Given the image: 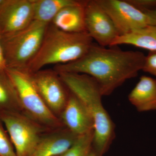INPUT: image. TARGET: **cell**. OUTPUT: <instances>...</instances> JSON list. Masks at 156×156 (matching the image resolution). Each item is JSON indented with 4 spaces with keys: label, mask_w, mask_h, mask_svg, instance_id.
<instances>
[{
    "label": "cell",
    "mask_w": 156,
    "mask_h": 156,
    "mask_svg": "<svg viewBox=\"0 0 156 156\" xmlns=\"http://www.w3.org/2000/svg\"><path fill=\"white\" fill-rule=\"evenodd\" d=\"M146 56L142 52L109 48L93 43L88 52L76 61L54 66L58 73L90 76L98 84L102 96H108L142 70Z\"/></svg>",
    "instance_id": "obj_1"
},
{
    "label": "cell",
    "mask_w": 156,
    "mask_h": 156,
    "mask_svg": "<svg viewBox=\"0 0 156 156\" xmlns=\"http://www.w3.org/2000/svg\"><path fill=\"white\" fill-rule=\"evenodd\" d=\"M58 73L66 87L83 102L89 112L94 123L92 151L98 156H103L115 139V125L103 106V96L98 84L87 75Z\"/></svg>",
    "instance_id": "obj_2"
},
{
    "label": "cell",
    "mask_w": 156,
    "mask_h": 156,
    "mask_svg": "<svg viewBox=\"0 0 156 156\" xmlns=\"http://www.w3.org/2000/svg\"><path fill=\"white\" fill-rule=\"evenodd\" d=\"M93 44L87 32L69 33L48 24L41 44L27 69L34 73L47 66L66 64L83 57Z\"/></svg>",
    "instance_id": "obj_3"
},
{
    "label": "cell",
    "mask_w": 156,
    "mask_h": 156,
    "mask_svg": "<svg viewBox=\"0 0 156 156\" xmlns=\"http://www.w3.org/2000/svg\"><path fill=\"white\" fill-rule=\"evenodd\" d=\"M6 72L14 84L24 114L47 129L63 127L58 117L49 109L34 82L32 73L27 69H7Z\"/></svg>",
    "instance_id": "obj_4"
},
{
    "label": "cell",
    "mask_w": 156,
    "mask_h": 156,
    "mask_svg": "<svg viewBox=\"0 0 156 156\" xmlns=\"http://www.w3.org/2000/svg\"><path fill=\"white\" fill-rule=\"evenodd\" d=\"M48 25L34 20L21 30L2 36L8 68L27 69L40 49Z\"/></svg>",
    "instance_id": "obj_5"
},
{
    "label": "cell",
    "mask_w": 156,
    "mask_h": 156,
    "mask_svg": "<svg viewBox=\"0 0 156 156\" xmlns=\"http://www.w3.org/2000/svg\"><path fill=\"white\" fill-rule=\"evenodd\" d=\"M17 156H30L34 150L46 128L23 113L7 112L0 114ZM48 130V129H47Z\"/></svg>",
    "instance_id": "obj_6"
},
{
    "label": "cell",
    "mask_w": 156,
    "mask_h": 156,
    "mask_svg": "<svg viewBox=\"0 0 156 156\" xmlns=\"http://www.w3.org/2000/svg\"><path fill=\"white\" fill-rule=\"evenodd\" d=\"M111 17L120 35L151 25L150 19L127 0H97Z\"/></svg>",
    "instance_id": "obj_7"
},
{
    "label": "cell",
    "mask_w": 156,
    "mask_h": 156,
    "mask_svg": "<svg viewBox=\"0 0 156 156\" xmlns=\"http://www.w3.org/2000/svg\"><path fill=\"white\" fill-rule=\"evenodd\" d=\"M32 73L45 104L55 115L59 116L68 100L69 90L54 70L41 69Z\"/></svg>",
    "instance_id": "obj_8"
},
{
    "label": "cell",
    "mask_w": 156,
    "mask_h": 156,
    "mask_svg": "<svg viewBox=\"0 0 156 156\" xmlns=\"http://www.w3.org/2000/svg\"><path fill=\"white\" fill-rule=\"evenodd\" d=\"M85 25L87 33L93 41L102 47H111L120 35L111 18L97 0H87Z\"/></svg>",
    "instance_id": "obj_9"
},
{
    "label": "cell",
    "mask_w": 156,
    "mask_h": 156,
    "mask_svg": "<svg viewBox=\"0 0 156 156\" xmlns=\"http://www.w3.org/2000/svg\"><path fill=\"white\" fill-rule=\"evenodd\" d=\"M34 20L32 0H3L0 5V34L23 29Z\"/></svg>",
    "instance_id": "obj_10"
},
{
    "label": "cell",
    "mask_w": 156,
    "mask_h": 156,
    "mask_svg": "<svg viewBox=\"0 0 156 156\" xmlns=\"http://www.w3.org/2000/svg\"><path fill=\"white\" fill-rule=\"evenodd\" d=\"M59 119L65 127L78 136L94 131V123L89 112L83 102L70 92Z\"/></svg>",
    "instance_id": "obj_11"
},
{
    "label": "cell",
    "mask_w": 156,
    "mask_h": 156,
    "mask_svg": "<svg viewBox=\"0 0 156 156\" xmlns=\"http://www.w3.org/2000/svg\"><path fill=\"white\" fill-rule=\"evenodd\" d=\"M80 136L62 127L57 131L43 135L30 156H59L76 141Z\"/></svg>",
    "instance_id": "obj_12"
},
{
    "label": "cell",
    "mask_w": 156,
    "mask_h": 156,
    "mask_svg": "<svg viewBox=\"0 0 156 156\" xmlns=\"http://www.w3.org/2000/svg\"><path fill=\"white\" fill-rule=\"evenodd\" d=\"M87 1H78L74 5L66 6L56 14L50 23L64 31L87 32L85 25V8Z\"/></svg>",
    "instance_id": "obj_13"
},
{
    "label": "cell",
    "mask_w": 156,
    "mask_h": 156,
    "mask_svg": "<svg viewBox=\"0 0 156 156\" xmlns=\"http://www.w3.org/2000/svg\"><path fill=\"white\" fill-rule=\"evenodd\" d=\"M130 103L137 111L156 110V80L142 76L128 95Z\"/></svg>",
    "instance_id": "obj_14"
},
{
    "label": "cell",
    "mask_w": 156,
    "mask_h": 156,
    "mask_svg": "<svg viewBox=\"0 0 156 156\" xmlns=\"http://www.w3.org/2000/svg\"><path fill=\"white\" fill-rule=\"evenodd\" d=\"M129 45L149 51H156V26L148 25L117 37L111 47Z\"/></svg>",
    "instance_id": "obj_15"
},
{
    "label": "cell",
    "mask_w": 156,
    "mask_h": 156,
    "mask_svg": "<svg viewBox=\"0 0 156 156\" xmlns=\"http://www.w3.org/2000/svg\"><path fill=\"white\" fill-rule=\"evenodd\" d=\"M7 112L23 113L17 91L6 70L0 72V114Z\"/></svg>",
    "instance_id": "obj_16"
},
{
    "label": "cell",
    "mask_w": 156,
    "mask_h": 156,
    "mask_svg": "<svg viewBox=\"0 0 156 156\" xmlns=\"http://www.w3.org/2000/svg\"><path fill=\"white\" fill-rule=\"evenodd\" d=\"M78 2V0H32L34 20L50 24L62 9Z\"/></svg>",
    "instance_id": "obj_17"
},
{
    "label": "cell",
    "mask_w": 156,
    "mask_h": 156,
    "mask_svg": "<svg viewBox=\"0 0 156 156\" xmlns=\"http://www.w3.org/2000/svg\"><path fill=\"white\" fill-rule=\"evenodd\" d=\"M94 131L78 137L69 149L59 156H89L92 151Z\"/></svg>",
    "instance_id": "obj_18"
},
{
    "label": "cell",
    "mask_w": 156,
    "mask_h": 156,
    "mask_svg": "<svg viewBox=\"0 0 156 156\" xmlns=\"http://www.w3.org/2000/svg\"><path fill=\"white\" fill-rule=\"evenodd\" d=\"M0 120V156H17L9 135Z\"/></svg>",
    "instance_id": "obj_19"
},
{
    "label": "cell",
    "mask_w": 156,
    "mask_h": 156,
    "mask_svg": "<svg viewBox=\"0 0 156 156\" xmlns=\"http://www.w3.org/2000/svg\"><path fill=\"white\" fill-rule=\"evenodd\" d=\"M142 70L156 77V51H149L146 56Z\"/></svg>",
    "instance_id": "obj_20"
},
{
    "label": "cell",
    "mask_w": 156,
    "mask_h": 156,
    "mask_svg": "<svg viewBox=\"0 0 156 156\" xmlns=\"http://www.w3.org/2000/svg\"><path fill=\"white\" fill-rule=\"evenodd\" d=\"M143 12L153 11L156 9V0H127Z\"/></svg>",
    "instance_id": "obj_21"
},
{
    "label": "cell",
    "mask_w": 156,
    "mask_h": 156,
    "mask_svg": "<svg viewBox=\"0 0 156 156\" xmlns=\"http://www.w3.org/2000/svg\"><path fill=\"white\" fill-rule=\"evenodd\" d=\"M8 68L6 65L2 46V35L0 34V72L5 71Z\"/></svg>",
    "instance_id": "obj_22"
},
{
    "label": "cell",
    "mask_w": 156,
    "mask_h": 156,
    "mask_svg": "<svg viewBox=\"0 0 156 156\" xmlns=\"http://www.w3.org/2000/svg\"><path fill=\"white\" fill-rule=\"evenodd\" d=\"M149 17L151 25L156 26V9L153 11L144 12Z\"/></svg>",
    "instance_id": "obj_23"
},
{
    "label": "cell",
    "mask_w": 156,
    "mask_h": 156,
    "mask_svg": "<svg viewBox=\"0 0 156 156\" xmlns=\"http://www.w3.org/2000/svg\"><path fill=\"white\" fill-rule=\"evenodd\" d=\"M89 156H98L95 153H94L93 151H91V153H90V155H89Z\"/></svg>",
    "instance_id": "obj_24"
},
{
    "label": "cell",
    "mask_w": 156,
    "mask_h": 156,
    "mask_svg": "<svg viewBox=\"0 0 156 156\" xmlns=\"http://www.w3.org/2000/svg\"><path fill=\"white\" fill-rule=\"evenodd\" d=\"M3 0H0V5H1V4H2V3Z\"/></svg>",
    "instance_id": "obj_25"
}]
</instances>
